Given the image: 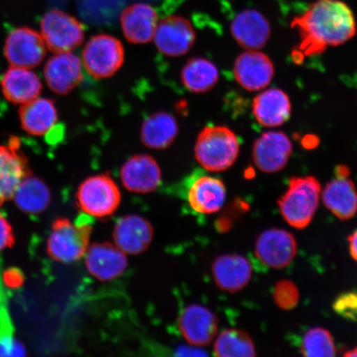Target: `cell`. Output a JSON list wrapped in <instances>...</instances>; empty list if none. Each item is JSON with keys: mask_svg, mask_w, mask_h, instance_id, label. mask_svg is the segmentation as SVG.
I'll list each match as a JSON object with an SVG mask.
<instances>
[{"mask_svg": "<svg viewBox=\"0 0 357 357\" xmlns=\"http://www.w3.org/2000/svg\"><path fill=\"white\" fill-rule=\"evenodd\" d=\"M300 33L298 49L303 56L324 53L329 47L345 44L355 37L354 12L341 0H318L291 22Z\"/></svg>", "mask_w": 357, "mask_h": 357, "instance_id": "obj_1", "label": "cell"}, {"mask_svg": "<svg viewBox=\"0 0 357 357\" xmlns=\"http://www.w3.org/2000/svg\"><path fill=\"white\" fill-rule=\"evenodd\" d=\"M240 153L238 137L225 126L201 131L195 146V159L206 171L222 172L233 167Z\"/></svg>", "mask_w": 357, "mask_h": 357, "instance_id": "obj_2", "label": "cell"}, {"mask_svg": "<svg viewBox=\"0 0 357 357\" xmlns=\"http://www.w3.org/2000/svg\"><path fill=\"white\" fill-rule=\"evenodd\" d=\"M321 194V185L314 176L293 177L278 200L281 215L294 229H303L314 217Z\"/></svg>", "mask_w": 357, "mask_h": 357, "instance_id": "obj_3", "label": "cell"}, {"mask_svg": "<svg viewBox=\"0 0 357 357\" xmlns=\"http://www.w3.org/2000/svg\"><path fill=\"white\" fill-rule=\"evenodd\" d=\"M91 234L92 227L86 221L58 218L48 236V254L58 262L77 261L86 255Z\"/></svg>", "mask_w": 357, "mask_h": 357, "instance_id": "obj_4", "label": "cell"}, {"mask_svg": "<svg viewBox=\"0 0 357 357\" xmlns=\"http://www.w3.org/2000/svg\"><path fill=\"white\" fill-rule=\"evenodd\" d=\"M79 207L89 216L105 218L113 215L121 203V192L109 175L100 174L84 180L77 193Z\"/></svg>", "mask_w": 357, "mask_h": 357, "instance_id": "obj_5", "label": "cell"}, {"mask_svg": "<svg viewBox=\"0 0 357 357\" xmlns=\"http://www.w3.org/2000/svg\"><path fill=\"white\" fill-rule=\"evenodd\" d=\"M83 64L89 75L97 79L110 78L125 60L123 45L109 34H98L89 40L83 50Z\"/></svg>", "mask_w": 357, "mask_h": 357, "instance_id": "obj_6", "label": "cell"}, {"mask_svg": "<svg viewBox=\"0 0 357 357\" xmlns=\"http://www.w3.org/2000/svg\"><path fill=\"white\" fill-rule=\"evenodd\" d=\"M40 28L45 44L54 53L73 51L84 40L82 22L62 10H52L45 13Z\"/></svg>", "mask_w": 357, "mask_h": 357, "instance_id": "obj_7", "label": "cell"}, {"mask_svg": "<svg viewBox=\"0 0 357 357\" xmlns=\"http://www.w3.org/2000/svg\"><path fill=\"white\" fill-rule=\"evenodd\" d=\"M46 53L41 33L28 26L13 30L4 45V55L12 66L33 69L42 63Z\"/></svg>", "mask_w": 357, "mask_h": 357, "instance_id": "obj_8", "label": "cell"}, {"mask_svg": "<svg viewBox=\"0 0 357 357\" xmlns=\"http://www.w3.org/2000/svg\"><path fill=\"white\" fill-rule=\"evenodd\" d=\"M196 34L191 22L182 16L172 15L158 21L154 34L156 48L168 56H181L194 46Z\"/></svg>", "mask_w": 357, "mask_h": 357, "instance_id": "obj_9", "label": "cell"}, {"mask_svg": "<svg viewBox=\"0 0 357 357\" xmlns=\"http://www.w3.org/2000/svg\"><path fill=\"white\" fill-rule=\"evenodd\" d=\"M292 151V142L287 134L267 132L254 142L252 159L261 172L276 173L287 167Z\"/></svg>", "mask_w": 357, "mask_h": 357, "instance_id": "obj_10", "label": "cell"}, {"mask_svg": "<svg viewBox=\"0 0 357 357\" xmlns=\"http://www.w3.org/2000/svg\"><path fill=\"white\" fill-rule=\"evenodd\" d=\"M236 82L245 91H259L266 88L275 75L270 57L258 51H247L236 57L234 66Z\"/></svg>", "mask_w": 357, "mask_h": 357, "instance_id": "obj_11", "label": "cell"}, {"mask_svg": "<svg viewBox=\"0 0 357 357\" xmlns=\"http://www.w3.org/2000/svg\"><path fill=\"white\" fill-rule=\"evenodd\" d=\"M255 252L263 264L275 269H281L288 266L296 257V240L287 230H266L259 236Z\"/></svg>", "mask_w": 357, "mask_h": 357, "instance_id": "obj_12", "label": "cell"}, {"mask_svg": "<svg viewBox=\"0 0 357 357\" xmlns=\"http://www.w3.org/2000/svg\"><path fill=\"white\" fill-rule=\"evenodd\" d=\"M29 176L28 160L21 151L19 138L12 137L0 146V205L13 198L20 182Z\"/></svg>", "mask_w": 357, "mask_h": 357, "instance_id": "obj_13", "label": "cell"}, {"mask_svg": "<svg viewBox=\"0 0 357 357\" xmlns=\"http://www.w3.org/2000/svg\"><path fill=\"white\" fill-rule=\"evenodd\" d=\"M120 178L128 191L149 194L158 189L162 183V169L153 156L135 155L123 165Z\"/></svg>", "mask_w": 357, "mask_h": 357, "instance_id": "obj_14", "label": "cell"}, {"mask_svg": "<svg viewBox=\"0 0 357 357\" xmlns=\"http://www.w3.org/2000/svg\"><path fill=\"white\" fill-rule=\"evenodd\" d=\"M178 326L183 337L192 346L211 344L216 337L218 319L215 314L201 305H190L181 312Z\"/></svg>", "mask_w": 357, "mask_h": 357, "instance_id": "obj_15", "label": "cell"}, {"mask_svg": "<svg viewBox=\"0 0 357 357\" xmlns=\"http://www.w3.org/2000/svg\"><path fill=\"white\" fill-rule=\"evenodd\" d=\"M43 73L48 87L57 95L66 96L82 82V61L71 52L56 53L47 61Z\"/></svg>", "mask_w": 357, "mask_h": 357, "instance_id": "obj_16", "label": "cell"}, {"mask_svg": "<svg viewBox=\"0 0 357 357\" xmlns=\"http://www.w3.org/2000/svg\"><path fill=\"white\" fill-rule=\"evenodd\" d=\"M86 266L89 273L100 281H109L119 278L127 269L126 253L115 244L93 243L87 249Z\"/></svg>", "mask_w": 357, "mask_h": 357, "instance_id": "obj_17", "label": "cell"}, {"mask_svg": "<svg viewBox=\"0 0 357 357\" xmlns=\"http://www.w3.org/2000/svg\"><path fill=\"white\" fill-rule=\"evenodd\" d=\"M231 34L240 47L247 51H257L265 47L271 34L269 20L256 10H245L234 17Z\"/></svg>", "mask_w": 357, "mask_h": 357, "instance_id": "obj_18", "label": "cell"}, {"mask_svg": "<svg viewBox=\"0 0 357 357\" xmlns=\"http://www.w3.org/2000/svg\"><path fill=\"white\" fill-rule=\"evenodd\" d=\"M153 225L137 214L120 218L113 231L115 245L129 255H139L146 252L153 242Z\"/></svg>", "mask_w": 357, "mask_h": 357, "instance_id": "obj_19", "label": "cell"}, {"mask_svg": "<svg viewBox=\"0 0 357 357\" xmlns=\"http://www.w3.org/2000/svg\"><path fill=\"white\" fill-rule=\"evenodd\" d=\"M212 275L218 287L222 291L236 293L249 284L252 266L248 259L243 256L226 254L214 260Z\"/></svg>", "mask_w": 357, "mask_h": 357, "instance_id": "obj_20", "label": "cell"}, {"mask_svg": "<svg viewBox=\"0 0 357 357\" xmlns=\"http://www.w3.org/2000/svg\"><path fill=\"white\" fill-rule=\"evenodd\" d=\"M125 38L132 44H146L153 40L158 16L154 8L144 3H133L120 17Z\"/></svg>", "mask_w": 357, "mask_h": 357, "instance_id": "obj_21", "label": "cell"}, {"mask_svg": "<svg viewBox=\"0 0 357 357\" xmlns=\"http://www.w3.org/2000/svg\"><path fill=\"white\" fill-rule=\"evenodd\" d=\"M252 113L263 127H280L287 123L291 115V102L284 91L276 88L269 89L255 97Z\"/></svg>", "mask_w": 357, "mask_h": 357, "instance_id": "obj_22", "label": "cell"}, {"mask_svg": "<svg viewBox=\"0 0 357 357\" xmlns=\"http://www.w3.org/2000/svg\"><path fill=\"white\" fill-rule=\"evenodd\" d=\"M6 100L15 105H24L39 96L42 92L41 79L31 69L11 66L0 82Z\"/></svg>", "mask_w": 357, "mask_h": 357, "instance_id": "obj_23", "label": "cell"}, {"mask_svg": "<svg viewBox=\"0 0 357 357\" xmlns=\"http://www.w3.org/2000/svg\"><path fill=\"white\" fill-rule=\"evenodd\" d=\"M226 187L220 178L204 176L192 183L188 201L195 212L213 214L220 211L226 199Z\"/></svg>", "mask_w": 357, "mask_h": 357, "instance_id": "obj_24", "label": "cell"}, {"mask_svg": "<svg viewBox=\"0 0 357 357\" xmlns=\"http://www.w3.org/2000/svg\"><path fill=\"white\" fill-rule=\"evenodd\" d=\"M325 206L342 221L349 220L357 213V190L348 178L336 177L323 192Z\"/></svg>", "mask_w": 357, "mask_h": 357, "instance_id": "obj_25", "label": "cell"}, {"mask_svg": "<svg viewBox=\"0 0 357 357\" xmlns=\"http://www.w3.org/2000/svg\"><path fill=\"white\" fill-rule=\"evenodd\" d=\"M22 128L33 136H43L55 126L57 109L55 102L45 98H37L22 105L20 109Z\"/></svg>", "mask_w": 357, "mask_h": 357, "instance_id": "obj_26", "label": "cell"}, {"mask_svg": "<svg viewBox=\"0 0 357 357\" xmlns=\"http://www.w3.org/2000/svg\"><path fill=\"white\" fill-rule=\"evenodd\" d=\"M178 132L176 119L167 112L151 114L142 125V144L151 149L162 150L171 146Z\"/></svg>", "mask_w": 357, "mask_h": 357, "instance_id": "obj_27", "label": "cell"}, {"mask_svg": "<svg viewBox=\"0 0 357 357\" xmlns=\"http://www.w3.org/2000/svg\"><path fill=\"white\" fill-rule=\"evenodd\" d=\"M181 79L183 86L190 92L204 93L216 86L220 73L212 61L202 57H193L183 67Z\"/></svg>", "mask_w": 357, "mask_h": 357, "instance_id": "obj_28", "label": "cell"}, {"mask_svg": "<svg viewBox=\"0 0 357 357\" xmlns=\"http://www.w3.org/2000/svg\"><path fill=\"white\" fill-rule=\"evenodd\" d=\"M17 206L28 213H40L51 202V191L41 178L25 177L13 195Z\"/></svg>", "mask_w": 357, "mask_h": 357, "instance_id": "obj_29", "label": "cell"}, {"mask_svg": "<svg viewBox=\"0 0 357 357\" xmlns=\"http://www.w3.org/2000/svg\"><path fill=\"white\" fill-rule=\"evenodd\" d=\"M214 354L220 357L256 356V348L251 337L240 329H227L214 342Z\"/></svg>", "mask_w": 357, "mask_h": 357, "instance_id": "obj_30", "label": "cell"}, {"mask_svg": "<svg viewBox=\"0 0 357 357\" xmlns=\"http://www.w3.org/2000/svg\"><path fill=\"white\" fill-rule=\"evenodd\" d=\"M301 352L303 356L309 357L336 356V347L331 333L322 328L309 330L303 337Z\"/></svg>", "mask_w": 357, "mask_h": 357, "instance_id": "obj_31", "label": "cell"}, {"mask_svg": "<svg viewBox=\"0 0 357 357\" xmlns=\"http://www.w3.org/2000/svg\"><path fill=\"white\" fill-rule=\"evenodd\" d=\"M275 305L283 310H290L298 305L300 291L296 284L289 280H280L273 291Z\"/></svg>", "mask_w": 357, "mask_h": 357, "instance_id": "obj_32", "label": "cell"}, {"mask_svg": "<svg viewBox=\"0 0 357 357\" xmlns=\"http://www.w3.org/2000/svg\"><path fill=\"white\" fill-rule=\"evenodd\" d=\"M333 310L342 318L357 321V292L342 293L333 302Z\"/></svg>", "mask_w": 357, "mask_h": 357, "instance_id": "obj_33", "label": "cell"}, {"mask_svg": "<svg viewBox=\"0 0 357 357\" xmlns=\"http://www.w3.org/2000/svg\"><path fill=\"white\" fill-rule=\"evenodd\" d=\"M13 243L12 227L6 218L0 214V252Z\"/></svg>", "mask_w": 357, "mask_h": 357, "instance_id": "obj_34", "label": "cell"}, {"mask_svg": "<svg viewBox=\"0 0 357 357\" xmlns=\"http://www.w3.org/2000/svg\"><path fill=\"white\" fill-rule=\"evenodd\" d=\"M319 137L314 135H307L302 140V145L306 149H314L319 145Z\"/></svg>", "mask_w": 357, "mask_h": 357, "instance_id": "obj_35", "label": "cell"}, {"mask_svg": "<svg viewBox=\"0 0 357 357\" xmlns=\"http://www.w3.org/2000/svg\"><path fill=\"white\" fill-rule=\"evenodd\" d=\"M195 346H193L192 347H183L181 348V349H178V355L181 356H185L189 352L188 356H205L206 354H204V352L202 350L198 349V348L194 347Z\"/></svg>", "mask_w": 357, "mask_h": 357, "instance_id": "obj_36", "label": "cell"}, {"mask_svg": "<svg viewBox=\"0 0 357 357\" xmlns=\"http://www.w3.org/2000/svg\"><path fill=\"white\" fill-rule=\"evenodd\" d=\"M348 240H349L351 255L357 262V230L349 236Z\"/></svg>", "mask_w": 357, "mask_h": 357, "instance_id": "obj_37", "label": "cell"}, {"mask_svg": "<svg viewBox=\"0 0 357 357\" xmlns=\"http://www.w3.org/2000/svg\"><path fill=\"white\" fill-rule=\"evenodd\" d=\"M350 169L347 166H337L336 169H335V174H336V177L338 178H348L350 176Z\"/></svg>", "mask_w": 357, "mask_h": 357, "instance_id": "obj_38", "label": "cell"}, {"mask_svg": "<svg viewBox=\"0 0 357 357\" xmlns=\"http://www.w3.org/2000/svg\"><path fill=\"white\" fill-rule=\"evenodd\" d=\"M345 356H349V357H357V347L354 348V349L348 351L344 354Z\"/></svg>", "mask_w": 357, "mask_h": 357, "instance_id": "obj_39", "label": "cell"}]
</instances>
